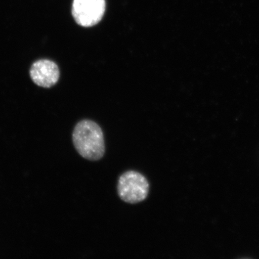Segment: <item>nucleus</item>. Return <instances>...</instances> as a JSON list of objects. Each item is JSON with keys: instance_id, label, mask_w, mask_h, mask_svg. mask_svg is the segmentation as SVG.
<instances>
[{"instance_id": "f03ea898", "label": "nucleus", "mask_w": 259, "mask_h": 259, "mask_svg": "<svg viewBox=\"0 0 259 259\" xmlns=\"http://www.w3.org/2000/svg\"><path fill=\"white\" fill-rule=\"evenodd\" d=\"M118 194L123 201L136 204L147 199L150 184L143 175L135 170H128L119 178Z\"/></svg>"}, {"instance_id": "20e7f679", "label": "nucleus", "mask_w": 259, "mask_h": 259, "mask_svg": "<svg viewBox=\"0 0 259 259\" xmlns=\"http://www.w3.org/2000/svg\"><path fill=\"white\" fill-rule=\"evenodd\" d=\"M30 73L32 81L44 88H50L56 85L60 77L59 68L49 60L35 61L32 65Z\"/></svg>"}, {"instance_id": "7ed1b4c3", "label": "nucleus", "mask_w": 259, "mask_h": 259, "mask_svg": "<svg viewBox=\"0 0 259 259\" xmlns=\"http://www.w3.org/2000/svg\"><path fill=\"white\" fill-rule=\"evenodd\" d=\"M105 9V0H74L72 15L77 24L90 27L102 20Z\"/></svg>"}, {"instance_id": "f257e3e1", "label": "nucleus", "mask_w": 259, "mask_h": 259, "mask_svg": "<svg viewBox=\"0 0 259 259\" xmlns=\"http://www.w3.org/2000/svg\"><path fill=\"white\" fill-rule=\"evenodd\" d=\"M72 138L74 147L84 158L95 161L104 156V136L102 128L95 122L84 119L77 123Z\"/></svg>"}]
</instances>
